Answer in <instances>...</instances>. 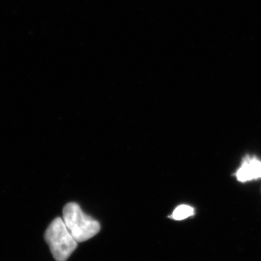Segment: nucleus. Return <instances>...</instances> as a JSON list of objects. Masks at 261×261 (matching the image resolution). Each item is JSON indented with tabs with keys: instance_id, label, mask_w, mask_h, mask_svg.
<instances>
[{
	"instance_id": "nucleus-3",
	"label": "nucleus",
	"mask_w": 261,
	"mask_h": 261,
	"mask_svg": "<svg viewBox=\"0 0 261 261\" xmlns=\"http://www.w3.org/2000/svg\"><path fill=\"white\" fill-rule=\"evenodd\" d=\"M240 181L245 182L261 178V162L256 159L245 160L236 173Z\"/></svg>"
},
{
	"instance_id": "nucleus-4",
	"label": "nucleus",
	"mask_w": 261,
	"mask_h": 261,
	"mask_svg": "<svg viewBox=\"0 0 261 261\" xmlns=\"http://www.w3.org/2000/svg\"><path fill=\"white\" fill-rule=\"evenodd\" d=\"M194 208L190 205H181L178 206L172 214L171 218L176 221L186 219L190 216H193Z\"/></svg>"
},
{
	"instance_id": "nucleus-1",
	"label": "nucleus",
	"mask_w": 261,
	"mask_h": 261,
	"mask_svg": "<svg viewBox=\"0 0 261 261\" xmlns=\"http://www.w3.org/2000/svg\"><path fill=\"white\" fill-rule=\"evenodd\" d=\"M63 214L67 228L78 243L93 238L100 230L99 222L84 214L80 206L75 202L67 204Z\"/></svg>"
},
{
	"instance_id": "nucleus-2",
	"label": "nucleus",
	"mask_w": 261,
	"mask_h": 261,
	"mask_svg": "<svg viewBox=\"0 0 261 261\" xmlns=\"http://www.w3.org/2000/svg\"><path fill=\"white\" fill-rule=\"evenodd\" d=\"M44 239L57 261H66L77 247L78 242L67 228L61 218L51 221L46 230Z\"/></svg>"
}]
</instances>
